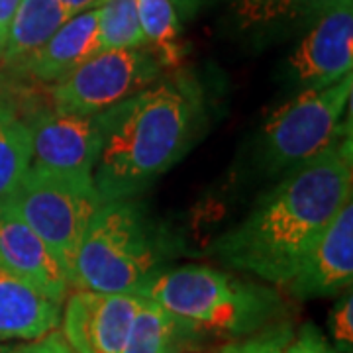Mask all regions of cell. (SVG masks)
I'll use <instances>...</instances> for the list:
<instances>
[{"label":"cell","mask_w":353,"mask_h":353,"mask_svg":"<svg viewBox=\"0 0 353 353\" xmlns=\"http://www.w3.org/2000/svg\"><path fill=\"white\" fill-rule=\"evenodd\" d=\"M353 194L352 130L314 159L287 171L212 252L228 267L285 287Z\"/></svg>","instance_id":"1"},{"label":"cell","mask_w":353,"mask_h":353,"mask_svg":"<svg viewBox=\"0 0 353 353\" xmlns=\"http://www.w3.org/2000/svg\"><path fill=\"white\" fill-rule=\"evenodd\" d=\"M206 101L185 75L157 79L101 114L92 185L102 202L136 199L173 169L201 138Z\"/></svg>","instance_id":"2"},{"label":"cell","mask_w":353,"mask_h":353,"mask_svg":"<svg viewBox=\"0 0 353 353\" xmlns=\"http://www.w3.org/2000/svg\"><path fill=\"white\" fill-rule=\"evenodd\" d=\"M175 245L136 199L102 202L77 252L71 289L141 294L169 267Z\"/></svg>","instance_id":"3"},{"label":"cell","mask_w":353,"mask_h":353,"mask_svg":"<svg viewBox=\"0 0 353 353\" xmlns=\"http://www.w3.org/2000/svg\"><path fill=\"white\" fill-rule=\"evenodd\" d=\"M187 320L208 340H240L269 328L285 314L277 290L208 265L167 267L141 290Z\"/></svg>","instance_id":"4"},{"label":"cell","mask_w":353,"mask_h":353,"mask_svg":"<svg viewBox=\"0 0 353 353\" xmlns=\"http://www.w3.org/2000/svg\"><path fill=\"white\" fill-rule=\"evenodd\" d=\"M352 79L347 75L326 88L290 94L267 116L257 150L269 175H285L314 159L350 132L352 120L343 124V114L352 102Z\"/></svg>","instance_id":"5"},{"label":"cell","mask_w":353,"mask_h":353,"mask_svg":"<svg viewBox=\"0 0 353 353\" xmlns=\"http://www.w3.org/2000/svg\"><path fill=\"white\" fill-rule=\"evenodd\" d=\"M4 202L38 234L71 281L83 236L102 204L94 185L30 167Z\"/></svg>","instance_id":"6"},{"label":"cell","mask_w":353,"mask_h":353,"mask_svg":"<svg viewBox=\"0 0 353 353\" xmlns=\"http://www.w3.org/2000/svg\"><path fill=\"white\" fill-rule=\"evenodd\" d=\"M167 65L148 46L101 50L53 83V108L69 114H102L163 77Z\"/></svg>","instance_id":"7"},{"label":"cell","mask_w":353,"mask_h":353,"mask_svg":"<svg viewBox=\"0 0 353 353\" xmlns=\"http://www.w3.org/2000/svg\"><path fill=\"white\" fill-rule=\"evenodd\" d=\"M296 38L281 69L289 94L326 88L352 75L353 0L332 6Z\"/></svg>","instance_id":"8"},{"label":"cell","mask_w":353,"mask_h":353,"mask_svg":"<svg viewBox=\"0 0 353 353\" xmlns=\"http://www.w3.org/2000/svg\"><path fill=\"white\" fill-rule=\"evenodd\" d=\"M30 134V167L92 183L101 150V114L41 110L26 122Z\"/></svg>","instance_id":"9"},{"label":"cell","mask_w":353,"mask_h":353,"mask_svg":"<svg viewBox=\"0 0 353 353\" xmlns=\"http://www.w3.org/2000/svg\"><path fill=\"white\" fill-rule=\"evenodd\" d=\"M141 294L75 289L61 308V336L75 353H124Z\"/></svg>","instance_id":"10"},{"label":"cell","mask_w":353,"mask_h":353,"mask_svg":"<svg viewBox=\"0 0 353 353\" xmlns=\"http://www.w3.org/2000/svg\"><path fill=\"white\" fill-rule=\"evenodd\" d=\"M341 0H212L218 24L250 48L296 38Z\"/></svg>","instance_id":"11"},{"label":"cell","mask_w":353,"mask_h":353,"mask_svg":"<svg viewBox=\"0 0 353 353\" xmlns=\"http://www.w3.org/2000/svg\"><path fill=\"white\" fill-rule=\"evenodd\" d=\"M353 281V199L312 243L301 267L285 289L294 299H324L352 287Z\"/></svg>","instance_id":"12"},{"label":"cell","mask_w":353,"mask_h":353,"mask_svg":"<svg viewBox=\"0 0 353 353\" xmlns=\"http://www.w3.org/2000/svg\"><path fill=\"white\" fill-rule=\"evenodd\" d=\"M0 263L59 303L69 294V281L55 255L4 201H0Z\"/></svg>","instance_id":"13"},{"label":"cell","mask_w":353,"mask_h":353,"mask_svg":"<svg viewBox=\"0 0 353 353\" xmlns=\"http://www.w3.org/2000/svg\"><path fill=\"white\" fill-rule=\"evenodd\" d=\"M63 303L0 263V341H34L61 324Z\"/></svg>","instance_id":"14"},{"label":"cell","mask_w":353,"mask_h":353,"mask_svg":"<svg viewBox=\"0 0 353 353\" xmlns=\"http://www.w3.org/2000/svg\"><path fill=\"white\" fill-rule=\"evenodd\" d=\"M101 50L99 8H92L71 16L46 46L14 69V73L53 85Z\"/></svg>","instance_id":"15"},{"label":"cell","mask_w":353,"mask_h":353,"mask_svg":"<svg viewBox=\"0 0 353 353\" xmlns=\"http://www.w3.org/2000/svg\"><path fill=\"white\" fill-rule=\"evenodd\" d=\"M208 338L165 306L141 296L124 353H199Z\"/></svg>","instance_id":"16"},{"label":"cell","mask_w":353,"mask_h":353,"mask_svg":"<svg viewBox=\"0 0 353 353\" xmlns=\"http://www.w3.org/2000/svg\"><path fill=\"white\" fill-rule=\"evenodd\" d=\"M75 14H71L57 0H22L14 14L2 61L10 69H18L34 53L46 46V41Z\"/></svg>","instance_id":"17"},{"label":"cell","mask_w":353,"mask_h":353,"mask_svg":"<svg viewBox=\"0 0 353 353\" xmlns=\"http://www.w3.org/2000/svg\"><path fill=\"white\" fill-rule=\"evenodd\" d=\"M183 4L185 0H138L143 41L167 67H175L185 57Z\"/></svg>","instance_id":"18"},{"label":"cell","mask_w":353,"mask_h":353,"mask_svg":"<svg viewBox=\"0 0 353 353\" xmlns=\"http://www.w3.org/2000/svg\"><path fill=\"white\" fill-rule=\"evenodd\" d=\"M32 150L28 126L0 102V201H4L30 169Z\"/></svg>","instance_id":"19"},{"label":"cell","mask_w":353,"mask_h":353,"mask_svg":"<svg viewBox=\"0 0 353 353\" xmlns=\"http://www.w3.org/2000/svg\"><path fill=\"white\" fill-rule=\"evenodd\" d=\"M99 38L102 50L145 46L138 0H104L99 6Z\"/></svg>","instance_id":"20"},{"label":"cell","mask_w":353,"mask_h":353,"mask_svg":"<svg viewBox=\"0 0 353 353\" xmlns=\"http://www.w3.org/2000/svg\"><path fill=\"white\" fill-rule=\"evenodd\" d=\"M294 334L289 322H277L248 338L230 341L218 353H283Z\"/></svg>","instance_id":"21"},{"label":"cell","mask_w":353,"mask_h":353,"mask_svg":"<svg viewBox=\"0 0 353 353\" xmlns=\"http://www.w3.org/2000/svg\"><path fill=\"white\" fill-rule=\"evenodd\" d=\"M330 330L336 353H352L353 347V296L352 290L341 296L330 314Z\"/></svg>","instance_id":"22"},{"label":"cell","mask_w":353,"mask_h":353,"mask_svg":"<svg viewBox=\"0 0 353 353\" xmlns=\"http://www.w3.org/2000/svg\"><path fill=\"white\" fill-rule=\"evenodd\" d=\"M283 353H336L330 345L322 330L314 324H304L299 332L292 334Z\"/></svg>","instance_id":"23"},{"label":"cell","mask_w":353,"mask_h":353,"mask_svg":"<svg viewBox=\"0 0 353 353\" xmlns=\"http://www.w3.org/2000/svg\"><path fill=\"white\" fill-rule=\"evenodd\" d=\"M30 353H75L67 341L63 340L61 332H51L48 336L39 338V340L30 341Z\"/></svg>","instance_id":"24"},{"label":"cell","mask_w":353,"mask_h":353,"mask_svg":"<svg viewBox=\"0 0 353 353\" xmlns=\"http://www.w3.org/2000/svg\"><path fill=\"white\" fill-rule=\"evenodd\" d=\"M22 0H0V53L4 50L6 36H8V28L12 22L14 14L18 10Z\"/></svg>","instance_id":"25"},{"label":"cell","mask_w":353,"mask_h":353,"mask_svg":"<svg viewBox=\"0 0 353 353\" xmlns=\"http://www.w3.org/2000/svg\"><path fill=\"white\" fill-rule=\"evenodd\" d=\"M59 4H63L65 8L71 14L85 12V10H92V8H99L104 0H57Z\"/></svg>","instance_id":"26"},{"label":"cell","mask_w":353,"mask_h":353,"mask_svg":"<svg viewBox=\"0 0 353 353\" xmlns=\"http://www.w3.org/2000/svg\"><path fill=\"white\" fill-rule=\"evenodd\" d=\"M0 353H30V341H0Z\"/></svg>","instance_id":"27"}]
</instances>
